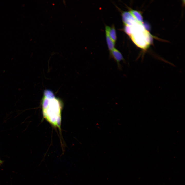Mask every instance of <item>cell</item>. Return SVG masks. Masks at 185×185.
<instances>
[{
    "mask_svg": "<svg viewBox=\"0 0 185 185\" xmlns=\"http://www.w3.org/2000/svg\"><path fill=\"white\" fill-rule=\"evenodd\" d=\"M44 118L53 126L60 128L62 103L51 90H46L43 92L41 101Z\"/></svg>",
    "mask_w": 185,
    "mask_h": 185,
    "instance_id": "obj_1",
    "label": "cell"
},
{
    "mask_svg": "<svg viewBox=\"0 0 185 185\" xmlns=\"http://www.w3.org/2000/svg\"><path fill=\"white\" fill-rule=\"evenodd\" d=\"M131 34L130 36L135 44L140 48L146 50L151 42V35L142 23L136 22L131 26Z\"/></svg>",
    "mask_w": 185,
    "mask_h": 185,
    "instance_id": "obj_2",
    "label": "cell"
},
{
    "mask_svg": "<svg viewBox=\"0 0 185 185\" xmlns=\"http://www.w3.org/2000/svg\"><path fill=\"white\" fill-rule=\"evenodd\" d=\"M110 52V55L111 57L113 58L116 62L118 68L119 70H121L122 66L120 64V62L122 61L125 62V60L121 53L117 49L115 48Z\"/></svg>",
    "mask_w": 185,
    "mask_h": 185,
    "instance_id": "obj_3",
    "label": "cell"
},
{
    "mask_svg": "<svg viewBox=\"0 0 185 185\" xmlns=\"http://www.w3.org/2000/svg\"><path fill=\"white\" fill-rule=\"evenodd\" d=\"M122 21L125 25L132 26L137 22L129 12L124 11L122 14Z\"/></svg>",
    "mask_w": 185,
    "mask_h": 185,
    "instance_id": "obj_4",
    "label": "cell"
},
{
    "mask_svg": "<svg viewBox=\"0 0 185 185\" xmlns=\"http://www.w3.org/2000/svg\"><path fill=\"white\" fill-rule=\"evenodd\" d=\"M105 32L107 33L110 39L115 43L117 39V36L115 27L113 25L112 27L106 26L105 27Z\"/></svg>",
    "mask_w": 185,
    "mask_h": 185,
    "instance_id": "obj_5",
    "label": "cell"
},
{
    "mask_svg": "<svg viewBox=\"0 0 185 185\" xmlns=\"http://www.w3.org/2000/svg\"><path fill=\"white\" fill-rule=\"evenodd\" d=\"M129 12L136 21L139 23H142L143 18L140 12L132 9L130 10Z\"/></svg>",
    "mask_w": 185,
    "mask_h": 185,
    "instance_id": "obj_6",
    "label": "cell"
},
{
    "mask_svg": "<svg viewBox=\"0 0 185 185\" xmlns=\"http://www.w3.org/2000/svg\"><path fill=\"white\" fill-rule=\"evenodd\" d=\"M106 36L107 46L110 51L114 48L115 43L112 41L106 32Z\"/></svg>",
    "mask_w": 185,
    "mask_h": 185,
    "instance_id": "obj_7",
    "label": "cell"
},
{
    "mask_svg": "<svg viewBox=\"0 0 185 185\" xmlns=\"http://www.w3.org/2000/svg\"><path fill=\"white\" fill-rule=\"evenodd\" d=\"M124 30L125 32L129 36H130L131 34V26L126 25H125L124 27Z\"/></svg>",
    "mask_w": 185,
    "mask_h": 185,
    "instance_id": "obj_8",
    "label": "cell"
},
{
    "mask_svg": "<svg viewBox=\"0 0 185 185\" xmlns=\"http://www.w3.org/2000/svg\"><path fill=\"white\" fill-rule=\"evenodd\" d=\"M2 161L0 159V164H2Z\"/></svg>",
    "mask_w": 185,
    "mask_h": 185,
    "instance_id": "obj_9",
    "label": "cell"
}]
</instances>
